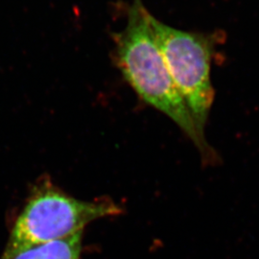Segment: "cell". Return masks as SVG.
Listing matches in <instances>:
<instances>
[{"mask_svg": "<svg viewBox=\"0 0 259 259\" xmlns=\"http://www.w3.org/2000/svg\"><path fill=\"white\" fill-rule=\"evenodd\" d=\"M150 18L141 0H134L127 26L114 36L116 65L139 97L174 121L199 149L203 160L207 164L214 163L218 157L197 129L173 82Z\"/></svg>", "mask_w": 259, "mask_h": 259, "instance_id": "cell-1", "label": "cell"}, {"mask_svg": "<svg viewBox=\"0 0 259 259\" xmlns=\"http://www.w3.org/2000/svg\"><path fill=\"white\" fill-rule=\"evenodd\" d=\"M121 213L120 206L110 199L82 201L44 182L34 189L19 213L5 250L60 240L83 232L94 220Z\"/></svg>", "mask_w": 259, "mask_h": 259, "instance_id": "cell-2", "label": "cell"}, {"mask_svg": "<svg viewBox=\"0 0 259 259\" xmlns=\"http://www.w3.org/2000/svg\"><path fill=\"white\" fill-rule=\"evenodd\" d=\"M150 20L173 82L197 129L204 136V127L215 98L210 65L216 39L213 36L170 27L152 15Z\"/></svg>", "mask_w": 259, "mask_h": 259, "instance_id": "cell-3", "label": "cell"}, {"mask_svg": "<svg viewBox=\"0 0 259 259\" xmlns=\"http://www.w3.org/2000/svg\"><path fill=\"white\" fill-rule=\"evenodd\" d=\"M83 232L60 240L4 250L0 259H81Z\"/></svg>", "mask_w": 259, "mask_h": 259, "instance_id": "cell-4", "label": "cell"}]
</instances>
